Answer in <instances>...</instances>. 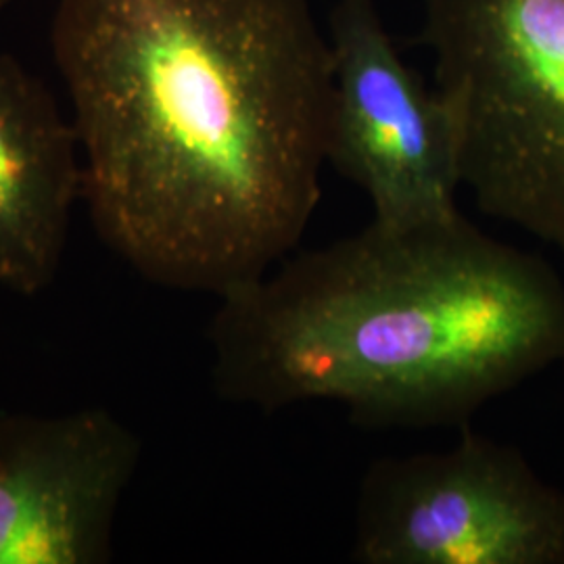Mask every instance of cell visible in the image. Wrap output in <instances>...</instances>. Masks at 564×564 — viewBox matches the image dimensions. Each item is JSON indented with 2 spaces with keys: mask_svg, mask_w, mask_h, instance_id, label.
<instances>
[{
  "mask_svg": "<svg viewBox=\"0 0 564 564\" xmlns=\"http://www.w3.org/2000/svg\"><path fill=\"white\" fill-rule=\"evenodd\" d=\"M82 199L144 281L223 297L300 249L335 88L307 0H59Z\"/></svg>",
  "mask_w": 564,
  "mask_h": 564,
  "instance_id": "obj_1",
  "label": "cell"
},
{
  "mask_svg": "<svg viewBox=\"0 0 564 564\" xmlns=\"http://www.w3.org/2000/svg\"><path fill=\"white\" fill-rule=\"evenodd\" d=\"M141 440L101 405L0 412V564H105Z\"/></svg>",
  "mask_w": 564,
  "mask_h": 564,
  "instance_id": "obj_6",
  "label": "cell"
},
{
  "mask_svg": "<svg viewBox=\"0 0 564 564\" xmlns=\"http://www.w3.org/2000/svg\"><path fill=\"white\" fill-rule=\"evenodd\" d=\"M335 88L326 162L372 205V220H454L458 144L435 88L405 65L372 0H337L330 20Z\"/></svg>",
  "mask_w": 564,
  "mask_h": 564,
  "instance_id": "obj_5",
  "label": "cell"
},
{
  "mask_svg": "<svg viewBox=\"0 0 564 564\" xmlns=\"http://www.w3.org/2000/svg\"><path fill=\"white\" fill-rule=\"evenodd\" d=\"M9 2H11V0H0V9H4Z\"/></svg>",
  "mask_w": 564,
  "mask_h": 564,
  "instance_id": "obj_8",
  "label": "cell"
},
{
  "mask_svg": "<svg viewBox=\"0 0 564 564\" xmlns=\"http://www.w3.org/2000/svg\"><path fill=\"white\" fill-rule=\"evenodd\" d=\"M362 564H564V494L523 456L463 426L458 444L364 475L351 535Z\"/></svg>",
  "mask_w": 564,
  "mask_h": 564,
  "instance_id": "obj_4",
  "label": "cell"
},
{
  "mask_svg": "<svg viewBox=\"0 0 564 564\" xmlns=\"http://www.w3.org/2000/svg\"><path fill=\"white\" fill-rule=\"evenodd\" d=\"M218 300L214 391L268 414L330 402L366 426H466L564 362L558 272L464 214L372 220Z\"/></svg>",
  "mask_w": 564,
  "mask_h": 564,
  "instance_id": "obj_2",
  "label": "cell"
},
{
  "mask_svg": "<svg viewBox=\"0 0 564 564\" xmlns=\"http://www.w3.org/2000/svg\"><path fill=\"white\" fill-rule=\"evenodd\" d=\"M477 209L564 256V0H419Z\"/></svg>",
  "mask_w": 564,
  "mask_h": 564,
  "instance_id": "obj_3",
  "label": "cell"
},
{
  "mask_svg": "<svg viewBox=\"0 0 564 564\" xmlns=\"http://www.w3.org/2000/svg\"><path fill=\"white\" fill-rule=\"evenodd\" d=\"M82 160L67 121L39 78L0 51V284L34 297L57 276Z\"/></svg>",
  "mask_w": 564,
  "mask_h": 564,
  "instance_id": "obj_7",
  "label": "cell"
}]
</instances>
